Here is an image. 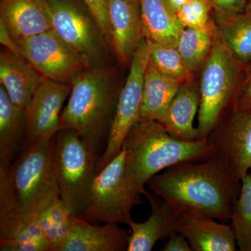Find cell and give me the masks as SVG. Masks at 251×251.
<instances>
[{"label": "cell", "instance_id": "6da1fadb", "mask_svg": "<svg viewBox=\"0 0 251 251\" xmlns=\"http://www.w3.org/2000/svg\"><path fill=\"white\" fill-rule=\"evenodd\" d=\"M147 186L180 216L194 214L226 221L239 196L241 181L214 155L167 168Z\"/></svg>", "mask_w": 251, "mask_h": 251}, {"label": "cell", "instance_id": "7a4b0ae2", "mask_svg": "<svg viewBox=\"0 0 251 251\" xmlns=\"http://www.w3.org/2000/svg\"><path fill=\"white\" fill-rule=\"evenodd\" d=\"M54 138L23 145L17 159L0 171V239L14 235L59 197L52 161Z\"/></svg>", "mask_w": 251, "mask_h": 251}, {"label": "cell", "instance_id": "3957f363", "mask_svg": "<svg viewBox=\"0 0 251 251\" xmlns=\"http://www.w3.org/2000/svg\"><path fill=\"white\" fill-rule=\"evenodd\" d=\"M122 150L128 184L140 195L148 181L167 168L215 155L208 138L190 142L179 140L156 121L137 122L126 136Z\"/></svg>", "mask_w": 251, "mask_h": 251}, {"label": "cell", "instance_id": "277c9868", "mask_svg": "<svg viewBox=\"0 0 251 251\" xmlns=\"http://www.w3.org/2000/svg\"><path fill=\"white\" fill-rule=\"evenodd\" d=\"M113 68L95 66L72 81V90L60 118V130L76 131L96 146L106 133L118 100Z\"/></svg>", "mask_w": 251, "mask_h": 251}, {"label": "cell", "instance_id": "5b68a950", "mask_svg": "<svg viewBox=\"0 0 251 251\" xmlns=\"http://www.w3.org/2000/svg\"><path fill=\"white\" fill-rule=\"evenodd\" d=\"M97 146L75 130H60L54 138L53 168L59 191L73 215L80 216L90 202L97 174Z\"/></svg>", "mask_w": 251, "mask_h": 251}, {"label": "cell", "instance_id": "8992f818", "mask_svg": "<svg viewBox=\"0 0 251 251\" xmlns=\"http://www.w3.org/2000/svg\"><path fill=\"white\" fill-rule=\"evenodd\" d=\"M244 69L218 40L201 69L198 140L207 138L219 122L235 108Z\"/></svg>", "mask_w": 251, "mask_h": 251}, {"label": "cell", "instance_id": "52a82bcc", "mask_svg": "<svg viewBox=\"0 0 251 251\" xmlns=\"http://www.w3.org/2000/svg\"><path fill=\"white\" fill-rule=\"evenodd\" d=\"M142 202L140 194L130 188L125 173L123 150L94 178L90 202L80 216L92 224L128 225L131 211Z\"/></svg>", "mask_w": 251, "mask_h": 251}, {"label": "cell", "instance_id": "ba28073f", "mask_svg": "<svg viewBox=\"0 0 251 251\" xmlns=\"http://www.w3.org/2000/svg\"><path fill=\"white\" fill-rule=\"evenodd\" d=\"M52 29L71 49L90 64L105 65L110 50L99 25L82 0H48Z\"/></svg>", "mask_w": 251, "mask_h": 251}, {"label": "cell", "instance_id": "9c48e42d", "mask_svg": "<svg viewBox=\"0 0 251 251\" xmlns=\"http://www.w3.org/2000/svg\"><path fill=\"white\" fill-rule=\"evenodd\" d=\"M149 59L150 51L145 39L133 54L126 80L120 89L115 114L109 129L106 148L97 163V173L121 152L126 136L132 127L140 121L144 77Z\"/></svg>", "mask_w": 251, "mask_h": 251}, {"label": "cell", "instance_id": "30bf717a", "mask_svg": "<svg viewBox=\"0 0 251 251\" xmlns=\"http://www.w3.org/2000/svg\"><path fill=\"white\" fill-rule=\"evenodd\" d=\"M23 57L44 78L72 84L75 77L91 67L51 29L20 44Z\"/></svg>", "mask_w": 251, "mask_h": 251}, {"label": "cell", "instance_id": "8fae6325", "mask_svg": "<svg viewBox=\"0 0 251 251\" xmlns=\"http://www.w3.org/2000/svg\"><path fill=\"white\" fill-rule=\"evenodd\" d=\"M215 156L237 181L251 171V110H232L208 136Z\"/></svg>", "mask_w": 251, "mask_h": 251}, {"label": "cell", "instance_id": "7c38bea8", "mask_svg": "<svg viewBox=\"0 0 251 251\" xmlns=\"http://www.w3.org/2000/svg\"><path fill=\"white\" fill-rule=\"evenodd\" d=\"M72 90L71 84L44 79L24 109L25 134L23 145L50 141L60 130L64 102Z\"/></svg>", "mask_w": 251, "mask_h": 251}, {"label": "cell", "instance_id": "4fadbf2b", "mask_svg": "<svg viewBox=\"0 0 251 251\" xmlns=\"http://www.w3.org/2000/svg\"><path fill=\"white\" fill-rule=\"evenodd\" d=\"M109 19L112 52L120 65H130L145 39L140 0H110Z\"/></svg>", "mask_w": 251, "mask_h": 251}, {"label": "cell", "instance_id": "5bb4252c", "mask_svg": "<svg viewBox=\"0 0 251 251\" xmlns=\"http://www.w3.org/2000/svg\"><path fill=\"white\" fill-rule=\"evenodd\" d=\"M144 196L150 202L151 212L147 221L130 220L127 226L130 232L127 251H150L159 240L168 239L177 232L180 215L152 191L145 189Z\"/></svg>", "mask_w": 251, "mask_h": 251}, {"label": "cell", "instance_id": "9a60e30c", "mask_svg": "<svg viewBox=\"0 0 251 251\" xmlns=\"http://www.w3.org/2000/svg\"><path fill=\"white\" fill-rule=\"evenodd\" d=\"M0 20L18 45L52 29L48 0H0Z\"/></svg>", "mask_w": 251, "mask_h": 251}, {"label": "cell", "instance_id": "2e32d148", "mask_svg": "<svg viewBox=\"0 0 251 251\" xmlns=\"http://www.w3.org/2000/svg\"><path fill=\"white\" fill-rule=\"evenodd\" d=\"M118 225L95 226L76 216L62 251H127L130 232Z\"/></svg>", "mask_w": 251, "mask_h": 251}, {"label": "cell", "instance_id": "e0dca14e", "mask_svg": "<svg viewBox=\"0 0 251 251\" xmlns=\"http://www.w3.org/2000/svg\"><path fill=\"white\" fill-rule=\"evenodd\" d=\"M44 77L21 53L4 49L0 52V84L11 101L25 109Z\"/></svg>", "mask_w": 251, "mask_h": 251}, {"label": "cell", "instance_id": "ac0fdd59", "mask_svg": "<svg viewBox=\"0 0 251 251\" xmlns=\"http://www.w3.org/2000/svg\"><path fill=\"white\" fill-rule=\"evenodd\" d=\"M206 216H180L177 232L184 235L193 251H236L237 241L230 226Z\"/></svg>", "mask_w": 251, "mask_h": 251}, {"label": "cell", "instance_id": "d6986e66", "mask_svg": "<svg viewBox=\"0 0 251 251\" xmlns=\"http://www.w3.org/2000/svg\"><path fill=\"white\" fill-rule=\"evenodd\" d=\"M201 104L199 83L194 80L180 85L161 123L175 138L184 141L198 140L194 120Z\"/></svg>", "mask_w": 251, "mask_h": 251}, {"label": "cell", "instance_id": "ffe728a7", "mask_svg": "<svg viewBox=\"0 0 251 251\" xmlns=\"http://www.w3.org/2000/svg\"><path fill=\"white\" fill-rule=\"evenodd\" d=\"M181 84L161 72L149 59L144 77L140 121L161 122Z\"/></svg>", "mask_w": 251, "mask_h": 251}, {"label": "cell", "instance_id": "44dd1931", "mask_svg": "<svg viewBox=\"0 0 251 251\" xmlns=\"http://www.w3.org/2000/svg\"><path fill=\"white\" fill-rule=\"evenodd\" d=\"M140 3L145 40L176 47L183 27L166 0H140Z\"/></svg>", "mask_w": 251, "mask_h": 251}, {"label": "cell", "instance_id": "7402d4cb", "mask_svg": "<svg viewBox=\"0 0 251 251\" xmlns=\"http://www.w3.org/2000/svg\"><path fill=\"white\" fill-rule=\"evenodd\" d=\"M25 134L24 109L13 103L0 85V171L13 163L20 145L24 144Z\"/></svg>", "mask_w": 251, "mask_h": 251}, {"label": "cell", "instance_id": "603a6c76", "mask_svg": "<svg viewBox=\"0 0 251 251\" xmlns=\"http://www.w3.org/2000/svg\"><path fill=\"white\" fill-rule=\"evenodd\" d=\"M219 41L243 67L251 65V10L232 16H216Z\"/></svg>", "mask_w": 251, "mask_h": 251}, {"label": "cell", "instance_id": "cb8c5ba5", "mask_svg": "<svg viewBox=\"0 0 251 251\" xmlns=\"http://www.w3.org/2000/svg\"><path fill=\"white\" fill-rule=\"evenodd\" d=\"M219 40L214 18L204 27L183 28L176 48L193 75L201 70Z\"/></svg>", "mask_w": 251, "mask_h": 251}, {"label": "cell", "instance_id": "d4e9b609", "mask_svg": "<svg viewBox=\"0 0 251 251\" xmlns=\"http://www.w3.org/2000/svg\"><path fill=\"white\" fill-rule=\"evenodd\" d=\"M75 217L60 197L54 200L36 216L51 251H62Z\"/></svg>", "mask_w": 251, "mask_h": 251}, {"label": "cell", "instance_id": "484cf974", "mask_svg": "<svg viewBox=\"0 0 251 251\" xmlns=\"http://www.w3.org/2000/svg\"><path fill=\"white\" fill-rule=\"evenodd\" d=\"M229 221L238 250L251 251V171L241 181L240 191L232 203Z\"/></svg>", "mask_w": 251, "mask_h": 251}, {"label": "cell", "instance_id": "4316f807", "mask_svg": "<svg viewBox=\"0 0 251 251\" xmlns=\"http://www.w3.org/2000/svg\"><path fill=\"white\" fill-rule=\"evenodd\" d=\"M146 42L150 51V58L157 69L181 83L194 80V75L188 70L176 47L147 41Z\"/></svg>", "mask_w": 251, "mask_h": 251}, {"label": "cell", "instance_id": "83f0119b", "mask_svg": "<svg viewBox=\"0 0 251 251\" xmlns=\"http://www.w3.org/2000/svg\"><path fill=\"white\" fill-rule=\"evenodd\" d=\"M0 251H51L36 218L26 223L11 237L0 239Z\"/></svg>", "mask_w": 251, "mask_h": 251}, {"label": "cell", "instance_id": "f1b7e54d", "mask_svg": "<svg viewBox=\"0 0 251 251\" xmlns=\"http://www.w3.org/2000/svg\"><path fill=\"white\" fill-rule=\"evenodd\" d=\"M212 11L207 0H189L176 15L183 28H201L212 20Z\"/></svg>", "mask_w": 251, "mask_h": 251}, {"label": "cell", "instance_id": "f546056e", "mask_svg": "<svg viewBox=\"0 0 251 251\" xmlns=\"http://www.w3.org/2000/svg\"><path fill=\"white\" fill-rule=\"evenodd\" d=\"M101 29L104 37L111 50L112 36L109 19L110 0H82Z\"/></svg>", "mask_w": 251, "mask_h": 251}, {"label": "cell", "instance_id": "4dcf8cb0", "mask_svg": "<svg viewBox=\"0 0 251 251\" xmlns=\"http://www.w3.org/2000/svg\"><path fill=\"white\" fill-rule=\"evenodd\" d=\"M216 16H232L245 11L247 0H207Z\"/></svg>", "mask_w": 251, "mask_h": 251}, {"label": "cell", "instance_id": "1f68e13d", "mask_svg": "<svg viewBox=\"0 0 251 251\" xmlns=\"http://www.w3.org/2000/svg\"><path fill=\"white\" fill-rule=\"evenodd\" d=\"M234 110H237V111L251 110V65L247 68V75L243 80L240 93Z\"/></svg>", "mask_w": 251, "mask_h": 251}, {"label": "cell", "instance_id": "d6a6232c", "mask_svg": "<svg viewBox=\"0 0 251 251\" xmlns=\"http://www.w3.org/2000/svg\"><path fill=\"white\" fill-rule=\"evenodd\" d=\"M163 251H193L186 238L176 232L168 238L166 244L162 247Z\"/></svg>", "mask_w": 251, "mask_h": 251}, {"label": "cell", "instance_id": "836d02e7", "mask_svg": "<svg viewBox=\"0 0 251 251\" xmlns=\"http://www.w3.org/2000/svg\"><path fill=\"white\" fill-rule=\"evenodd\" d=\"M0 42H1V45L4 46V49L9 50L14 52L21 53L19 46L15 41L9 29L1 20H0Z\"/></svg>", "mask_w": 251, "mask_h": 251}, {"label": "cell", "instance_id": "e575fe53", "mask_svg": "<svg viewBox=\"0 0 251 251\" xmlns=\"http://www.w3.org/2000/svg\"><path fill=\"white\" fill-rule=\"evenodd\" d=\"M188 1H189V0H166L167 4H168V6L171 8V9L174 11L175 14H176L177 11H179L184 4H186Z\"/></svg>", "mask_w": 251, "mask_h": 251}, {"label": "cell", "instance_id": "d590c367", "mask_svg": "<svg viewBox=\"0 0 251 251\" xmlns=\"http://www.w3.org/2000/svg\"><path fill=\"white\" fill-rule=\"evenodd\" d=\"M247 9L251 10V0H247Z\"/></svg>", "mask_w": 251, "mask_h": 251}]
</instances>
